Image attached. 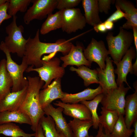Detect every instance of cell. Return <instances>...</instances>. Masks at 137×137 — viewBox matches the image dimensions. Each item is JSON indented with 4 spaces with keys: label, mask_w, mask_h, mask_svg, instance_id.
Returning <instances> with one entry per match:
<instances>
[{
    "label": "cell",
    "mask_w": 137,
    "mask_h": 137,
    "mask_svg": "<svg viewBox=\"0 0 137 137\" xmlns=\"http://www.w3.org/2000/svg\"><path fill=\"white\" fill-rule=\"evenodd\" d=\"M39 29L37 30L34 37H29L27 40L23 56L26 58L28 65L35 68L42 66L41 57L44 55L51 54L54 57L58 52L64 56L69 52L72 43L69 40L61 39L53 43L41 41L39 39Z\"/></svg>",
    "instance_id": "6da1fadb"
},
{
    "label": "cell",
    "mask_w": 137,
    "mask_h": 137,
    "mask_svg": "<svg viewBox=\"0 0 137 137\" xmlns=\"http://www.w3.org/2000/svg\"><path fill=\"white\" fill-rule=\"evenodd\" d=\"M28 84L26 94L23 102L19 110L26 114L30 117L32 123L31 129L35 132L40 119L44 115L39 100L40 89L44 82L38 76L27 78Z\"/></svg>",
    "instance_id": "7a4b0ae2"
},
{
    "label": "cell",
    "mask_w": 137,
    "mask_h": 137,
    "mask_svg": "<svg viewBox=\"0 0 137 137\" xmlns=\"http://www.w3.org/2000/svg\"><path fill=\"white\" fill-rule=\"evenodd\" d=\"M108 50L114 63L118 62L122 58L130 47L133 41V34L123 28H119L118 34L113 36L111 32H108L106 37Z\"/></svg>",
    "instance_id": "3957f363"
},
{
    "label": "cell",
    "mask_w": 137,
    "mask_h": 137,
    "mask_svg": "<svg viewBox=\"0 0 137 137\" xmlns=\"http://www.w3.org/2000/svg\"><path fill=\"white\" fill-rule=\"evenodd\" d=\"M0 49L5 55L6 68L13 80V85L11 92L21 90L27 86L28 84L27 78L23 76L24 72L28 67L26 58L23 56L21 64H17L12 59L10 53L4 41H2L0 44Z\"/></svg>",
    "instance_id": "277c9868"
},
{
    "label": "cell",
    "mask_w": 137,
    "mask_h": 137,
    "mask_svg": "<svg viewBox=\"0 0 137 137\" xmlns=\"http://www.w3.org/2000/svg\"><path fill=\"white\" fill-rule=\"evenodd\" d=\"M12 17V21L5 28L8 36L5 38L4 42L10 53H16L18 57L22 58L27 40L22 35L24 31L23 27L17 25V16L15 15Z\"/></svg>",
    "instance_id": "5b68a950"
},
{
    "label": "cell",
    "mask_w": 137,
    "mask_h": 137,
    "mask_svg": "<svg viewBox=\"0 0 137 137\" xmlns=\"http://www.w3.org/2000/svg\"><path fill=\"white\" fill-rule=\"evenodd\" d=\"M60 60L57 57H54L47 60L42 59V66L35 68L30 66L26 71L27 73L32 71L37 72L40 79L45 83L43 89L49 85L54 79L62 78L65 73L64 68L60 65Z\"/></svg>",
    "instance_id": "8992f818"
},
{
    "label": "cell",
    "mask_w": 137,
    "mask_h": 137,
    "mask_svg": "<svg viewBox=\"0 0 137 137\" xmlns=\"http://www.w3.org/2000/svg\"><path fill=\"white\" fill-rule=\"evenodd\" d=\"M32 5L28 9L23 17L25 24L28 25L32 21L42 20L52 13L56 8L57 0H31Z\"/></svg>",
    "instance_id": "52a82bcc"
},
{
    "label": "cell",
    "mask_w": 137,
    "mask_h": 137,
    "mask_svg": "<svg viewBox=\"0 0 137 137\" xmlns=\"http://www.w3.org/2000/svg\"><path fill=\"white\" fill-rule=\"evenodd\" d=\"M129 87H125L124 83L118 88L109 90L104 94L100 103L105 108L117 111L119 115H124L125 96Z\"/></svg>",
    "instance_id": "ba28073f"
},
{
    "label": "cell",
    "mask_w": 137,
    "mask_h": 137,
    "mask_svg": "<svg viewBox=\"0 0 137 137\" xmlns=\"http://www.w3.org/2000/svg\"><path fill=\"white\" fill-rule=\"evenodd\" d=\"M61 11L62 30L68 34L83 29L86 23L84 16L80 9H64Z\"/></svg>",
    "instance_id": "9c48e42d"
},
{
    "label": "cell",
    "mask_w": 137,
    "mask_h": 137,
    "mask_svg": "<svg viewBox=\"0 0 137 137\" xmlns=\"http://www.w3.org/2000/svg\"><path fill=\"white\" fill-rule=\"evenodd\" d=\"M83 53L88 61L91 63L93 62H96L100 68L105 69V62L109 54L103 41H98L94 38H92L90 43L84 49Z\"/></svg>",
    "instance_id": "30bf717a"
},
{
    "label": "cell",
    "mask_w": 137,
    "mask_h": 137,
    "mask_svg": "<svg viewBox=\"0 0 137 137\" xmlns=\"http://www.w3.org/2000/svg\"><path fill=\"white\" fill-rule=\"evenodd\" d=\"M136 56L137 52L134 47H130L121 60L115 63L117 67L114 70V73L117 75L116 82L118 87L125 82L131 89L127 81V76L129 73L133 74L132 62Z\"/></svg>",
    "instance_id": "8fae6325"
},
{
    "label": "cell",
    "mask_w": 137,
    "mask_h": 137,
    "mask_svg": "<svg viewBox=\"0 0 137 137\" xmlns=\"http://www.w3.org/2000/svg\"><path fill=\"white\" fill-rule=\"evenodd\" d=\"M105 69L97 68L99 85L102 88V93L105 94L109 90L118 88L115 80L114 69L112 60L109 57L106 58Z\"/></svg>",
    "instance_id": "7c38bea8"
},
{
    "label": "cell",
    "mask_w": 137,
    "mask_h": 137,
    "mask_svg": "<svg viewBox=\"0 0 137 137\" xmlns=\"http://www.w3.org/2000/svg\"><path fill=\"white\" fill-rule=\"evenodd\" d=\"M61 81V78H56L47 87L40 91V102L42 109L54 100L63 97L65 92L62 90Z\"/></svg>",
    "instance_id": "4fadbf2b"
},
{
    "label": "cell",
    "mask_w": 137,
    "mask_h": 137,
    "mask_svg": "<svg viewBox=\"0 0 137 137\" xmlns=\"http://www.w3.org/2000/svg\"><path fill=\"white\" fill-rule=\"evenodd\" d=\"M45 114L50 116L53 119L57 130L66 137H74L72 131L63 116V109L58 107L55 108L51 104L43 109Z\"/></svg>",
    "instance_id": "5bb4252c"
},
{
    "label": "cell",
    "mask_w": 137,
    "mask_h": 137,
    "mask_svg": "<svg viewBox=\"0 0 137 137\" xmlns=\"http://www.w3.org/2000/svg\"><path fill=\"white\" fill-rule=\"evenodd\" d=\"M83 46L80 44L76 46L72 44L71 49L66 55L60 57V59L63 63L62 66L64 68L68 65H75L78 67L82 65L90 67L92 63L85 58L83 53Z\"/></svg>",
    "instance_id": "9a60e30c"
},
{
    "label": "cell",
    "mask_w": 137,
    "mask_h": 137,
    "mask_svg": "<svg viewBox=\"0 0 137 137\" xmlns=\"http://www.w3.org/2000/svg\"><path fill=\"white\" fill-rule=\"evenodd\" d=\"M55 106L63 109V112L65 115L74 118L81 120H92L90 112L84 105L82 104L64 103L61 101L54 103Z\"/></svg>",
    "instance_id": "2e32d148"
},
{
    "label": "cell",
    "mask_w": 137,
    "mask_h": 137,
    "mask_svg": "<svg viewBox=\"0 0 137 137\" xmlns=\"http://www.w3.org/2000/svg\"><path fill=\"white\" fill-rule=\"evenodd\" d=\"M27 87L19 91L11 92L0 100V113L19 110L25 98Z\"/></svg>",
    "instance_id": "e0dca14e"
},
{
    "label": "cell",
    "mask_w": 137,
    "mask_h": 137,
    "mask_svg": "<svg viewBox=\"0 0 137 137\" xmlns=\"http://www.w3.org/2000/svg\"><path fill=\"white\" fill-rule=\"evenodd\" d=\"M115 5L124 12L127 21L122 27L125 29L137 27V9L130 1L126 0L115 1Z\"/></svg>",
    "instance_id": "ac0fdd59"
},
{
    "label": "cell",
    "mask_w": 137,
    "mask_h": 137,
    "mask_svg": "<svg viewBox=\"0 0 137 137\" xmlns=\"http://www.w3.org/2000/svg\"><path fill=\"white\" fill-rule=\"evenodd\" d=\"M102 93V88L99 85L95 89L89 88L76 93L69 94L65 92L64 97L60 100L64 103H78L84 101L91 100L98 95Z\"/></svg>",
    "instance_id": "d6986e66"
},
{
    "label": "cell",
    "mask_w": 137,
    "mask_h": 137,
    "mask_svg": "<svg viewBox=\"0 0 137 137\" xmlns=\"http://www.w3.org/2000/svg\"><path fill=\"white\" fill-rule=\"evenodd\" d=\"M134 89V92L125 98L124 118L125 124L129 128L137 120V87Z\"/></svg>",
    "instance_id": "ffe728a7"
},
{
    "label": "cell",
    "mask_w": 137,
    "mask_h": 137,
    "mask_svg": "<svg viewBox=\"0 0 137 137\" xmlns=\"http://www.w3.org/2000/svg\"><path fill=\"white\" fill-rule=\"evenodd\" d=\"M82 1L86 23L94 27L102 23L99 15L98 0Z\"/></svg>",
    "instance_id": "44dd1931"
},
{
    "label": "cell",
    "mask_w": 137,
    "mask_h": 137,
    "mask_svg": "<svg viewBox=\"0 0 137 137\" xmlns=\"http://www.w3.org/2000/svg\"><path fill=\"white\" fill-rule=\"evenodd\" d=\"M15 122L26 124L31 126V119L25 113L18 110L16 111H4L0 113V125Z\"/></svg>",
    "instance_id": "7402d4cb"
},
{
    "label": "cell",
    "mask_w": 137,
    "mask_h": 137,
    "mask_svg": "<svg viewBox=\"0 0 137 137\" xmlns=\"http://www.w3.org/2000/svg\"><path fill=\"white\" fill-rule=\"evenodd\" d=\"M13 85L12 80L6 68V59H3L0 61V100L11 92Z\"/></svg>",
    "instance_id": "603a6c76"
},
{
    "label": "cell",
    "mask_w": 137,
    "mask_h": 137,
    "mask_svg": "<svg viewBox=\"0 0 137 137\" xmlns=\"http://www.w3.org/2000/svg\"><path fill=\"white\" fill-rule=\"evenodd\" d=\"M100 115L99 116V124L105 130V133L110 134L117 121L119 114L115 110L107 109L102 107Z\"/></svg>",
    "instance_id": "cb8c5ba5"
},
{
    "label": "cell",
    "mask_w": 137,
    "mask_h": 137,
    "mask_svg": "<svg viewBox=\"0 0 137 137\" xmlns=\"http://www.w3.org/2000/svg\"><path fill=\"white\" fill-rule=\"evenodd\" d=\"M70 70L75 72L83 79L84 85L86 87L93 83H99L96 70L91 69L84 65L80 66L77 68L71 66Z\"/></svg>",
    "instance_id": "d4e9b609"
},
{
    "label": "cell",
    "mask_w": 137,
    "mask_h": 137,
    "mask_svg": "<svg viewBox=\"0 0 137 137\" xmlns=\"http://www.w3.org/2000/svg\"><path fill=\"white\" fill-rule=\"evenodd\" d=\"M62 27L61 11L59 10L54 14L52 13L48 15L42 25L39 32L41 34L44 35L52 31L61 28Z\"/></svg>",
    "instance_id": "484cf974"
},
{
    "label": "cell",
    "mask_w": 137,
    "mask_h": 137,
    "mask_svg": "<svg viewBox=\"0 0 137 137\" xmlns=\"http://www.w3.org/2000/svg\"><path fill=\"white\" fill-rule=\"evenodd\" d=\"M73 134L74 137H87L88 131L93 126L92 120H83L74 118L68 123Z\"/></svg>",
    "instance_id": "4316f807"
},
{
    "label": "cell",
    "mask_w": 137,
    "mask_h": 137,
    "mask_svg": "<svg viewBox=\"0 0 137 137\" xmlns=\"http://www.w3.org/2000/svg\"><path fill=\"white\" fill-rule=\"evenodd\" d=\"M12 137H32L35 136V133L29 134L25 133L20 127L12 123L0 125V134Z\"/></svg>",
    "instance_id": "83f0119b"
},
{
    "label": "cell",
    "mask_w": 137,
    "mask_h": 137,
    "mask_svg": "<svg viewBox=\"0 0 137 137\" xmlns=\"http://www.w3.org/2000/svg\"><path fill=\"white\" fill-rule=\"evenodd\" d=\"M103 96L104 94L102 93L98 95L91 100L84 101L80 102L85 105L89 110L91 115L93 128L94 129H97L98 128L99 122L97 109Z\"/></svg>",
    "instance_id": "f1b7e54d"
},
{
    "label": "cell",
    "mask_w": 137,
    "mask_h": 137,
    "mask_svg": "<svg viewBox=\"0 0 137 137\" xmlns=\"http://www.w3.org/2000/svg\"><path fill=\"white\" fill-rule=\"evenodd\" d=\"M123 115H120L110 134V137H130L134 132V129L128 128L124 121Z\"/></svg>",
    "instance_id": "f546056e"
},
{
    "label": "cell",
    "mask_w": 137,
    "mask_h": 137,
    "mask_svg": "<svg viewBox=\"0 0 137 137\" xmlns=\"http://www.w3.org/2000/svg\"><path fill=\"white\" fill-rule=\"evenodd\" d=\"M39 123L42 129L45 137H58V133L52 118L50 116H43Z\"/></svg>",
    "instance_id": "4dcf8cb0"
},
{
    "label": "cell",
    "mask_w": 137,
    "mask_h": 137,
    "mask_svg": "<svg viewBox=\"0 0 137 137\" xmlns=\"http://www.w3.org/2000/svg\"><path fill=\"white\" fill-rule=\"evenodd\" d=\"M31 1V0H8V13L12 17L19 11L26 12Z\"/></svg>",
    "instance_id": "1f68e13d"
},
{
    "label": "cell",
    "mask_w": 137,
    "mask_h": 137,
    "mask_svg": "<svg viewBox=\"0 0 137 137\" xmlns=\"http://www.w3.org/2000/svg\"><path fill=\"white\" fill-rule=\"evenodd\" d=\"M56 8L59 10L74 8L82 1L81 0H57Z\"/></svg>",
    "instance_id": "d6a6232c"
},
{
    "label": "cell",
    "mask_w": 137,
    "mask_h": 137,
    "mask_svg": "<svg viewBox=\"0 0 137 137\" xmlns=\"http://www.w3.org/2000/svg\"><path fill=\"white\" fill-rule=\"evenodd\" d=\"M114 1L112 0H98V6L99 12L108 13L110 9L111 5Z\"/></svg>",
    "instance_id": "836d02e7"
},
{
    "label": "cell",
    "mask_w": 137,
    "mask_h": 137,
    "mask_svg": "<svg viewBox=\"0 0 137 137\" xmlns=\"http://www.w3.org/2000/svg\"><path fill=\"white\" fill-rule=\"evenodd\" d=\"M116 10L111 15L107 20V21H111L114 23L125 18V14L120 8L117 6L115 5Z\"/></svg>",
    "instance_id": "e575fe53"
},
{
    "label": "cell",
    "mask_w": 137,
    "mask_h": 137,
    "mask_svg": "<svg viewBox=\"0 0 137 137\" xmlns=\"http://www.w3.org/2000/svg\"><path fill=\"white\" fill-rule=\"evenodd\" d=\"M8 6V2L0 7V26L4 21L8 20L12 17L7 12Z\"/></svg>",
    "instance_id": "d590c367"
},
{
    "label": "cell",
    "mask_w": 137,
    "mask_h": 137,
    "mask_svg": "<svg viewBox=\"0 0 137 137\" xmlns=\"http://www.w3.org/2000/svg\"><path fill=\"white\" fill-rule=\"evenodd\" d=\"M93 27L95 31L97 32H105L107 30L104 22H102Z\"/></svg>",
    "instance_id": "8d00e7d4"
},
{
    "label": "cell",
    "mask_w": 137,
    "mask_h": 137,
    "mask_svg": "<svg viewBox=\"0 0 137 137\" xmlns=\"http://www.w3.org/2000/svg\"><path fill=\"white\" fill-rule=\"evenodd\" d=\"M35 137H45L42 128L39 123L35 131Z\"/></svg>",
    "instance_id": "74e56055"
},
{
    "label": "cell",
    "mask_w": 137,
    "mask_h": 137,
    "mask_svg": "<svg viewBox=\"0 0 137 137\" xmlns=\"http://www.w3.org/2000/svg\"><path fill=\"white\" fill-rule=\"evenodd\" d=\"M133 30V36L135 47L136 52H137V27H133L132 29Z\"/></svg>",
    "instance_id": "f35d334b"
},
{
    "label": "cell",
    "mask_w": 137,
    "mask_h": 137,
    "mask_svg": "<svg viewBox=\"0 0 137 137\" xmlns=\"http://www.w3.org/2000/svg\"><path fill=\"white\" fill-rule=\"evenodd\" d=\"M104 23L107 30H110L113 28L114 26L113 22L106 20Z\"/></svg>",
    "instance_id": "ab89813d"
},
{
    "label": "cell",
    "mask_w": 137,
    "mask_h": 137,
    "mask_svg": "<svg viewBox=\"0 0 137 137\" xmlns=\"http://www.w3.org/2000/svg\"><path fill=\"white\" fill-rule=\"evenodd\" d=\"M132 68L133 74L136 76H137V58H136V60L134 63L132 65Z\"/></svg>",
    "instance_id": "60d3db41"
},
{
    "label": "cell",
    "mask_w": 137,
    "mask_h": 137,
    "mask_svg": "<svg viewBox=\"0 0 137 137\" xmlns=\"http://www.w3.org/2000/svg\"><path fill=\"white\" fill-rule=\"evenodd\" d=\"M133 125L134 130L133 132L134 135L133 137H137V120L134 122Z\"/></svg>",
    "instance_id": "b9f144b4"
},
{
    "label": "cell",
    "mask_w": 137,
    "mask_h": 137,
    "mask_svg": "<svg viewBox=\"0 0 137 137\" xmlns=\"http://www.w3.org/2000/svg\"><path fill=\"white\" fill-rule=\"evenodd\" d=\"M8 2V0H0V7Z\"/></svg>",
    "instance_id": "7bdbcfd3"
},
{
    "label": "cell",
    "mask_w": 137,
    "mask_h": 137,
    "mask_svg": "<svg viewBox=\"0 0 137 137\" xmlns=\"http://www.w3.org/2000/svg\"><path fill=\"white\" fill-rule=\"evenodd\" d=\"M58 137H66L61 132L58 131Z\"/></svg>",
    "instance_id": "ee69618b"
},
{
    "label": "cell",
    "mask_w": 137,
    "mask_h": 137,
    "mask_svg": "<svg viewBox=\"0 0 137 137\" xmlns=\"http://www.w3.org/2000/svg\"><path fill=\"white\" fill-rule=\"evenodd\" d=\"M109 134V133H106L105 134L104 133L103 134L102 137H110Z\"/></svg>",
    "instance_id": "f6af8a7d"
},
{
    "label": "cell",
    "mask_w": 137,
    "mask_h": 137,
    "mask_svg": "<svg viewBox=\"0 0 137 137\" xmlns=\"http://www.w3.org/2000/svg\"><path fill=\"white\" fill-rule=\"evenodd\" d=\"M87 137H94L92 135H89Z\"/></svg>",
    "instance_id": "bcb514c9"
},
{
    "label": "cell",
    "mask_w": 137,
    "mask_h": 137,
    "mask_svg": "<svg viewBox=\"0 0 137 137\" xmlns=\"http://www.w3.org/2000/svg\"><path fill=\"white\" fill-rule=\"evenodd\" d=\"M23 137L20 136V137Z\"/></svg>",
    "instance_id": "7dc6e473"
}]
</instances>
